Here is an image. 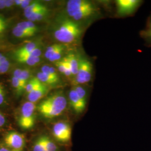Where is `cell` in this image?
<instances>
[{
    "instance_id": "1",
    "label": "cell",
    "mask_w": 151,
    "mask_h": 151,
    "mask_svg": "<svg viewBox=\"0 0 151 151\" xmlns=\"http://www.w3.org/2000/svg\"><path fill=\"white\" fill-rule=\"evenodd\" d=\"M67 104L65 96L57 93L47 97L40 103L38 110L44 118L52 119L60 116L65 111Z\"/></svg>"
},
{
    "instance_id": "2",
    "label": "cell",
    "mask_w": 151,
    "mask_h": 151,
    "mask_svg": "<svg viewBox=\"0 0 151 151\" xmlns=\"http://www.w3.org/2000/svg\"><path fill=\"white\" fill-rule=\"evenodd\" d=\"M82 29L78 23L66 19L60 24L54 32L55 39L61 43H72L81 37Z\"/></svg>"
},
{
    "instance_id": "3",
    "label": "cell",
    "mask_w": 151,
    "mask_h": 151,
    "mask_svg": "<svg viewBox=\"0 0 151 151\" xmlns=\"http://www.w3.org/2000/svg\"><path fill=\"white\" fill-rule=\"evenodd\" d=\"M35 108V103L30 101H27L22 105L18 122L19 125L22 129H30L34 127Z\"/></svg>"
},
{
    "instance_id": "4",
    "label": "cell",
    "mask_w": 151,
    "mask_h": 151,
    "mask_svg": "<svg viewBox=\"0 0 151 151\" xmlns=\"http://www.w3.org/2000/svg\"><path fill=\"white\" fill-rule=\"evenodd\" d=\"M93 65L91 62L85 58L79 57V67L75 81L77 84L86 83L91 80Z\"/></svg>"
},
{
    "instance_id": "5",
    "label": "cell",
    "mask_w": 151,
    "mask_h": 151,
    "mask_svg": "<svg viewBox=\"0 0 151 151\" xmlns=\"http://www.w3.org/2000/svg\"><path fill=\"white\" fill-rule=\"evenodd\" d=\"M52 134L57 141L61 143L68 142L72 137L70 124L63 121L56 123L52 128Z\"/></svg>"
},
{
    "instance_id": "6",
    "label": "cell",
    "mask_w": 151,
    "mask_h": 151,
    "mask_svg": "<svg viewBox=\"0 0 151 151\" xmlns=\"http://www.w3.org/2000/svg\"><path fill=\"white\" fill-rule=\"evenodd\" d=\"M4 144L11 150L22 151L25 146V137L16 131L9 132L5 137Z\"/></svg>"
},
{
    "instance_id": "7",
    "label": "cell",
    "mask_w": 151,
    "mask_h": 151,
    "mask_svg": "<svg viewBox=\"0 0 151 151\" xmlns=\"http://www.w3.org/2000/svg\"><path fill=\"white\" fill-rule=\"evenodd\" d=\"M142 2L139 0H118L116 2L118 12L121 15L131 14L137 9Z\"/></svg>"
},
{
    "instance_id": "8",
    "label": "cell",
    "mask_w": 151,
    "mask_h": 151,
    "mask_svg": "<svg viewBox=\"0 0 151 151\" xmlns=\"http://www.w3.org/2000/svg\"><path fill=\"white\" fill-rule=\"evenodd\" d=\"M48 91V85L40 82L32 91L27 94V99L30 102L35 103L44 97Z\"/></svg>"
},
{
    "instance_id": "9",
    "label": "cell",
    "mask_w": 151,
    "mask_h": 151,
    "mask_svg": "<svg viewBox=\"0 0 151 151\" xmlns=\"http://www.w3.org/2000/svg\"><path fill=\"white\" fill-rule=\"evenodd\" d=\"M69 100L71 107L76 113H81L86 108V103L82 101L73 87L69 93Z\"/></svg>"
},
{
    "instance_id": "10",
    "label": "cell",
    "mask_w": 151,
    "mask_h": 151,
    "mask_svg": "<svg viewBox=\"0 0 151 151\" xmlns=\"http://www.w3.org/2000/svg\"><path fill=\"white\" fill-rule=\"evenodd\" d=\"M91 4V2L86 0H70L67 4V12L71 17L77 11Z\"/></svg>"
},
{
    "instance_id": "11",
    "label": "cell",
    "mask_w": 151,
    "mask_h": 151,
    "mask_svg": "<svg viewBox=\"0 0 151 151\" xmlns=\"http://www.w3.org/2000/svg\"><path fill=\"white\" fill-rule=\"evenodd\" d=\"M96 12V9L93 4L88 6L77 11L71 17L75 21H80L90 17L93 15Z\"/></svg>"
},
{
    "instance_id": "12",
    "label": "cell",
    "mask_w": 151,
    "mask_h": 151,
    "mask_svg": "<svg viewBox=\"0 0 151 151\" xmlns=\"http://www.w3.org/2000/svg\"><path fill=\"white\" fill-rule=\"evenodd\" d=\"M64 59L67 62L68 65H70L72 75L75 76L77 75L78 70L79 57H78L75 54L70 53L66 57H65Z\"/></svg>"
},
{
    "instance_id": "13",
    "label": "cell",
    "mask_w": 151,
    "mask_h": 151,
    "mask_svg": "<svg viewBox=\"0 0 151 151\" xmlns=\"http://www.w3.org/2000/svg\"><path fill=\"white\" fill-rule=\"evenodd\" d=\"M39 44L38 42H30L21 48L17 49L14 52L15 57L27 54L32 52L35 49L39 48Z\"/></svg>"
},
{
    "instance_id": "14",
    "label": "cell",
    "mask_w": 151,
    "mask_h": 151,
    "mask_svg": "<svg viewBox=\"0 0 151 151\" xmlns=\"http://www.w3.org/2000/svg\"><path fill=\"white\" fill-rule=\"evenodd\" d=\"M48 12V9L46 6H45L43 8L35 11L27 18V19L29 20V21L32 22L40 21L47 15Z\"/></svg>"
},
{
    "instance_id": "15",
    "label": "cell",
    "mask_w": 151,
    "mask_h": 151,
    "mask_svg": "<svg viewBox=\"0 0 151 151\" xmlns=\"http://www.w3.org/2000/svg\"><path fill=\"white\" fill-rule=\"evenodd\" d=\"M45 6L44 5L40 2L34 1L30 5L28 6L27 8L24 9V15L27 19L35 11H37L39 9L43 8L44 7H45Z\"/></svg>"
},
{
    "instance_id": "16",
    "label": "cell",
    "mask_w": 151,
    "mask_h": 151,
    "mask_svg": "<svg viewBox=\"0 0 151 151\" xmlns=\"http://www.w3.org/2000/svg\"><path fill=\"white\" fill-rule=\"evenodd\" d=\"M17 27L23 29L29 32H32L35 34L38 32V28L33 22L30 21L20 22L16 25Z\"/></svg>"
},
{
    "instance_id": "17",
    "label": "cell",
    "mask_w": 151,
    "mask_h": 151,
    "mask_svg": "<svg viewBox=\"0 0 151 151\" xmlns=\"http://www.w3.org/2000/svg\"><path fill=\"white\" fill-rule=\"evenodd\" d=\"M30 70L27 69H22L21 75L19 78H17L23 91H25V90L28 81L30 80Z\"/></svg>"
},
{
    "instance_id": "18",
    "label": "cell",
    "mask_w": 151,
    "mask_h": 151,
    "mask_svg": "<svg viewBox=\"0 0 151 151\" xmlns=\"http://www.w3.org/2000/svg\"><path fill=\"white\" fill-rule=\"evenodd\" d=\"M16 60L20 63H25L29 65H35L40 61V57H15Z\"/></svg>"
},
{
    "instance_id": "19",
    "label": "cell",
    "mask_w": 151,
    "mask_h": 151,
    "mask_svg": "<svg viewBox=\"0 0 151 151\" xmlns=\"http://www.w3.org/2000/svg\"><path fill=\"white\" fill-rule=\"evenodd\" d=\"M12 34L15 37L19 38H27L35 35V34L32 32H29L17 26L13 29Z\"/></svg>"
},
{
    "instance_id": "20",
    "label": "cell",
    "mask_w": 151,
    "mask_h": 151,
    "mask_svg": "<svg viewBox=\"0 0 151 151\" xmlns=\"http://www.w3.org/2000/svg\"><path fill=\"white\" fill-rule=\"evenodd\" d=\"M39 80L47 85H52L57 83L58 81L53 78L44 74L43 72H38L37 77Z\"/></svg>"
},
{
    "instance_id": "21",
    "label": "cell",
    "mask_w": 151,
    "mask_h": 151,
    "mask_svg": "<svg viewBox=\"0 0 151 151\" xmlns=\"http://www.w3.org/2000/svg\"><path fill=\"white\" fill-rule=\"evenodd\" d=\"M44 146L46 151H58V149L55 143L47 135H43Z\"/></svg>"
},
{
    "instance_id": "22",
    "label": "cell",
    "mask_w": 151,
    "mask_h": 151,
    "mask_svg": "<svg viewBox=\"0 0 151 151\" xmlns=\"http://www.w3.org/2000/svg\"><path fill=\"white\" fill-rule=\"evenodd\" d=\"M41 72L57 81H59V76L54 67H50L48 65H44L41 68Z\"/></svg>"
},
{
    "instance_id": "23",
    "label": "cell",
    "mask_w": 151,
    "mask_h": 151,
    "mask_svg": "<svg viewBox=\"0 0 151 151\" xmlns=\"http://www.w3.org/2000/svg\"><path fill=\"white\" fill-rule=\"evenodd\" d=\"M65 45L60 44V47L55 50V52H54L53 54L49 58V60L50 62H57V61L60 60L61 57H62V54L65 50Z\"/></svg>"
},
{
    "instance_id": "24",
    "label": "cell",
    "mask_w": 151,
    "mask_h": 151,
    "mask_svg": "<svg viewBox=\"0 0 151 151\" xmlns=\"http://www.w3.org/2000/svg\"><path fill=\"white\" fill-rule=\"evenodd\" d=\"M32 151H46L44 143L43 135L39 137L34 143Z\"/></svg>"
},
{
    "instance_id": "25",
    "label": "cell",
    "mask_w": 151,
    "mask_h": 151,
    "mask_svg": "<svg viewBox=\"0 0 151 151\" xmlns=\"http://www.w3.org/2000/svg\"><path fill=\"white\" fill-rule=\"evenodd\" d=\"M40 82L37 77H32L28 81L25 91L27 92V94L32 91V90L38 85Z\"/></svg>"
},
{
    "instance_id": "26",
    "label": "cell",
    "mask_w": 151,
    "mask_h": 151,
    "mask_svg": "<svg viewBox=\"0 0 151 151\" xmlns=\"http://www.w3.org/2000/svg\"><path fill=\"white\" fill-rule=\"evenodd\" d=\"M74 89L77 92L78 96L82 100V101L84 103H86V90L81 86V85H76L75 86L73 87Z\"/></svg>"
},
{
    "instance_id": "27",
    "label": "cell",
    "mask_w": 151,
    "mask_h": 151,
    "mask_svg": "<svg viewBox=\"0 0 151 151\" xmlns=\"http://www.w3.org/2000/svg\"><path fill=\"white\" fill-rule=\"evenodd\" d=\"M60 44H54L48 47L45 52V57L49 60V58L53 54L55 50L60 47Z\"/></svg>"
},
{
    "instance_id": "28",
    "label": "cell",
    "mask_w": 151,
    "mask_h": 151,
    "mask_svg": "<svg viewBox=\"0 0 151 151\" xmlns=\"http://www.w3.org/2000/svg\"><path fill=\"white\" fill-rule=\"evenodd\" d=\"M11 83H12V86L14 87V88L16 90L17 94H21L22 92L24 91L22 89V87L20 85V83H19V81L18 80V79L13 76L11 78Z\"/></svg>"
},
{
    "instance_id": "29",
    "label": "cell",
    "mask_w": 151,
    "mask_h": 151,
    "mask_svg": "<svg viewBox=\"0 0 151 151\" xmlns=\"http://www.w3.org/2000/svg\"><path fill=\"white\" fill-rule=\"evenodd\" d=\"M10 66V63L9 60H7L2 64H0V73H6L9 70Z\"/></svg>"
},
{
    "instance_id": "30",
    "label": "cell",
    "mask_w": 151,
    "mask_h": 151,
    "mask_svg": "<svg viewBox=\"0 0 151 151\" xmlns=\"http://www.w3.org/2000/svg\"><path fill=\"white\" fill-rule=\"evenodd\" d=\"M5 93L4 87L0 83V105L3 104L5 101Z\"/></svg>"
},
{
    "instance_id": "31",
    "label": "cell",
    "mask_w": 151,
    "mask_h": 151,
    "mask_svg": "<svg viewBox=\"0 0 151 151\" xmlns=\"http://www.w3.org/2000/svg\"><path fill=\"white\" fill-rule=\"evenodd\" d=\"M32 3V1H30V0H23L22 5L20 6V7L24 9H25L26 8H27L28 6L30 5Z\"/></svg>"
},
{
    "instance_id": "32",
    "label": "cell",
    "mask_w": 151,
    "mask_h": 151,
    "mask_svg": "<svg viewBox=\"0 0 151 151\" xmlns=\"http://www.w3.org/2000/svg\"><path fill=\"white\" fill-rule=\"evenodd\" d=\"M6 120L5 115L0 111V128L6 124Z\"/></svg>"
},
{
    "instance_id": "33",
    "label": "cell",
    "mask_w": 151,
    "mask_h": 151,
    "mask_svg": "<svg viewBox=\"0 0 151 151\" xmlns=\"http://www.w3.org/2000/svg\"><path fill=\"white\" fill-rule=\"evenodd\" d=\"M14 5H15V1L5 0L6 8L7 9L11 8Z\"/></svg>"
},
{
    "instance_id": "34",
    "label": "cell",
    "mask_w": 151,
    "mask_h": 151,
    "mask_svg": "<svg viewBox=\"0 0 151 151\" xmlns=\"http://www.w3.org/2000/svg\"><path fill=\"white\" fill-rule=\"evenodd\" d=\"M22 69H21V68L16 69L14 72L13 77H15L16 78H19L22 74Z\"/></svg>"
},
{
    "instance_id": "35",
    "label": "cell",
    "mask_w": 151,
    "mask_h": 151,
    "mask_svg": "<svg viewBox=\"0 0 151 151\" xmlns=\"http://www.w3.org/2000/svg\"><path fill=\"white\" fill-rule=\"evenodd\" d=\"M146 35L147 38H150L151 40V20L149 24V27L146 32Z\"/></svg>"
},
{
    "instance_id": "36",
    "label": "cell",
    "mask_w": 151,
    "mask_h": 151,
    "mask_svg": "<svg viewBox=\"0 0 151 151\" xmlns=\"http://www.w3.org/2000/svg\"><path fill=\"white\" fill-rule=\"evenodd\" d=\"M0 151H15V150H11L10 148H9L8 147H7L5 145H1L0 146Z\"/></svg>"
},
{
    "instance_id": "37",
    "label": "cell",
    "mask_w": 151,
    "mask_h": 151,
    "mask_svg": "<svg viewBox=\"0 0 151 151\" xmlns=\"http://www.w3.org/2000/svg\"><path fill=\"white\" fill-rule=\"evenodd\" d=\"M7 60H8L7 59V58L4 55L0 53V64L3 63L4 62H5Z\"/></svg>"
},
{
    "instance_id": "38",
    "label": "cell",
    "mask_w": 151,
    "mask_h": 151,
    "mask_svg": "<svg viewBox=\"0 0 151 151\" xmlns=\"http://www.w3.org/2000/svg\"><path fill=\"white\" fill-rule=\"evenodd\" d=\"M5 8V0H0V9H4Z\"/></svg>"
},
{
    "instance_id": "39",
    "label": "cell",
    "mask_w": 151,
    "mask_h": 151,
    "mask_svg": "<svg viewBox=\"0 0 151 151\" xmlns=\"http://www.w3.org/2000/svg\"><path fill=\"white\" fill-rule=\"evenodd\" d=\"M6 27V24L0 25V34L1 32H3L5 30Z\"/></svg>"
},
{
    "instance_id": "40",
    "label": "cell",
    "mask_w": 151,
    "mask_h": 151,
    "mask_svg": "<svg viewBox=\"0 0 151 151\" xmlns=\"http://www.w3.org/2000/svg\"><path fill=\"white\" fill-rule=\"evenodd\" d=\"M23 0H15V5L18 6H20L22 5Z\"/></svg>"
},
{
    "instance_id": "41",
    "label": "cell",
    "mask_w": 151,
    "mask_h": 151,
    "mask_svg": "<svg viewBox=\"0 0 151 151\" xmlns=\"http://www.w3.org/2000/svg\"><path fill=\"white\" fill-rule=\"evenodd\" d=\"M4 24H6V22L5 19L3 17L0 16V25Z\"/></svg>"
}]
</instances>
